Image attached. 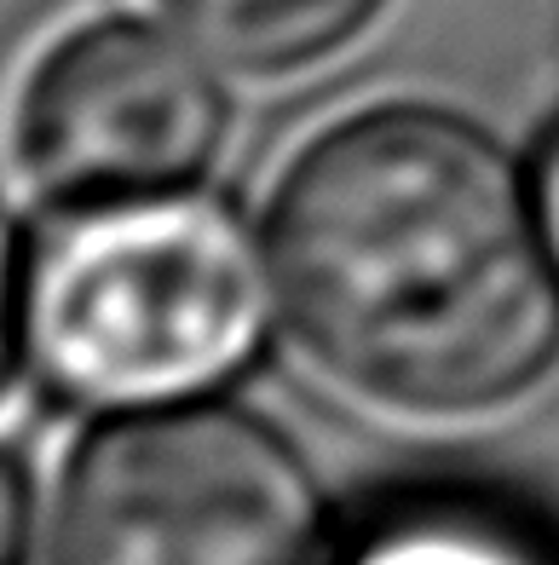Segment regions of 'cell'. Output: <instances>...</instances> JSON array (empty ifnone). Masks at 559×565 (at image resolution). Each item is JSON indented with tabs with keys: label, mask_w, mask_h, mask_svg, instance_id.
I'll return each instance as SVG.
<instances>
[{
	"label": "cell",
	"mask_w": 559,
	"mask_h": 565,
	"mask_svg": "<svg viewBox=\"0 0 559 565\" xmlns=\"http://www.w3.org/2000/svg\"><path fill=\"white\" fill-rule=\"evenodd\" d=\"M266 266L312 364L393 416L479 422L559 364V260L537 191L473 116L380 98L289 157Z\"/></svg>",
	"instance_id": "cell-1"
},
{
	"label": "cell",
	"mask_w": 559,
	"mask_h": 565,
	"mask_svg": "<svg viewBox=\"0 0 559 565\" xmlns=\"http://www.w3.org/2000/svg\"><path fill=\"white\" fill-rule=\"evenodd\" d=\"M266 271L214 196L69 209L30 266V352L69 398L157 404L208 393L260 341Z\"/></svg>",
	"instance_id": "cell-2"
},
{
	"label": "cell",
	"mask_w": 559,
	"mask_h": 565,
	"mask_svg": "<svg viewBox=\"0 0 559 565\" xmlns=\"http://www.w3.org/2000/svg\"><path fill=\"white\" fill-rule=\"evenodd\" d=\"M335 543V502L294 433L185 393L75 433L41 565H329Z\"/></svg>",
	"instance_id": "cell-3"
},
{
	"label": "cell",
	"mask_w": 559,
	"mask_h": 565,
	"mask_svg": "<svg viewBox=\"0 0 559 565\" xmlns=\"http://www.w3.org/2000/svg\"><path fill=\"white\" fill-rule=\"evenodd\" d=\"M225 145V87L180 35L144 18L69 23L12 98V157L53 202L185 191Z\"/></svg>",
	"instance_id": "cell-4"
},
{
	"label": "cell",
	"mask_w": 559,
	"mask_h": 565,
	"mask_svg": "<svg viewBox=\"0 0 559 565\" xmlns=\"http://www.w3.org/2000/svg\"><path fill=\"white\" fill-rule=\"evenodd\" d=\"M329 565H559V525L491 484H416L341 531Z\"/></svg>",
	"instance_id": "cell-5"
},
{
	"label": "cell",
	"mask_w": 559,
	"mask_h": 565,
	"mask_svg": "<svg viewBox=\"0 0 559 565\" xmlns=\"http://www.w3.org/2000/svg\"><path fill=\"white\" fill-rule=\"evenodd\" d=\"M387 0H162L208 58L243 75H294L352 46Z\"/></svg>",
	"instance_id": "cell-6"
},
{
	"label": "cell",
	"mask_w": 559,
	"mask_h": 565,
	"mask_svg": "<svg viewBox=\"0 0 559 565\" xmlns=\"http://www.w3.org/2000/svg\"><path fill=\"white\" fill-rule=\"evenodd\" d=\"M30 266L35 260L23 254L12 214L0 209V398H7L18 358L30 347Z\"/></svg>",
	"instance_id": "cell-7"
},
{
	"label": "cell",
	"mask_w": 559,
	"mask_h": 565,
	"mask_svg": "<svg viewBox=\"0 0 559 565\" xmlns=\"http://www.w3.org/2000/svg\"><path fill=\"white\" fill-rule=\"evenodd\" d=\"M41 491L35 468L18 445H0V565H35Z\"/></svg>",
	"instance_id": "cell-8"
},
{
	"label": "cell",
	"mask_w": 559,
	"mask_h": 565,
	"mask_svg": "<svg viewBox=\"0 0 559 565\" xmlns=\"http://www.w3.org/2000/svg\"><path fill=\"white\" fill-rule=\"evenodd\" d=\"M537 209L548 225V243H553V260H559V134L542 150V173H537Z\"/></svg>",
	"instance_id": "cell-9"
}]
</instances>
